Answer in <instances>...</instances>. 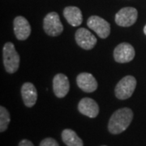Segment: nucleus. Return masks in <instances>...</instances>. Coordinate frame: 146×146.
Instances as JSON below:
<instances>
[{
    "instance_id": "15",
    "label": "nucleus",
    "mask_w": 146,
    "mask_h": 146,
    "mask_svg": "<svg viewBox=\"0 0 146 146\" xmlns=\"http://www.w3.org/2000/svg\"><path fill=\"white\" fill-rule=\"evenodd\" d=\"M62 140L67 146H84L82 140L72 129H64L62 131Z\"/></svg>"
},
{
    "instance_id": "5",
    "label": "nucleus",
    "mask_w": 146,
    "mask_h": 146,
    "mask_svg": "<svg viewBox=\"0 0 146 146\" xmlns=\"http://www.w3.org/2000/svg\"><path fill=\"white\" fill-rule=\"evenodd\" d=\"M138 11L136 8L127 7L120 9L115 15V23L121 27H130L136 23Z\"/></svg>"
},
{
    "instance_id": "9",
    "label": "nucleus",
    "mask_w": 146,
    "mask_h": 146,
    "mask_svg": "<svg viewBox=\"0 0 146 146\" xmlns=\"http://www.w3.org/2000/svg\"><path fill=\"white\" fill-rule=\"evenodd\" d=\"M13 27L15 36L19 41L26 40L31 34V26L23 16H16L13 22Z\"/></svg>"
},
{
    "instance_id": "14",
    "label": "nucleus",
    "mask_w": 146,
    "mask_h": 146,
    "mask_svg": "<svg viewBox=\"0 0 146 146\" xmlns=\"http://www.w3.org/2000/svg\"><path fill=\"white\" fill-rule=\"evenodd\" d=\"M63 16L72 26H80L83 22V16L80 9L77 7L69 6L64 8Z\"/></svg>"
},
{
    "instance_id": "11",
    "label": "nucleus",
    "mask_w": 146,
    "mask_h": 146,
    "mask_svg": "<svg viewBox=\"0 0 146 146\" xmlns=\"http://www.w3.org/2000/svg\"><path fill=\"white\" fill-rule=\"evenodd\" d=\"M76 83L80 89L85 93H93L98 89V82L94 76L88 72L80 73L76 77Z\"/></svg>"
},
{
    "instance_id": "8",
    "label": "nucleus",
    "mask_w": 146,
    "mask_h": 146,
    "mask_svg": "<svg viewBox=\"0 0 146 146\" xmlns=\"http://www.w3.org/2000/svg\"><path fill=\"white\" fill-rule=\"evenodd\" d=\"M76 42L84 50H92L97 44V38L94 34L84 28H80L75 34Z\"/></svg>"
},
{
    "instance_id": "7",
    "label": "nucleus",
    "mask_w": 146,
    "mask_h": 146,
    "mask_svg": "<svg viewBox=\"0 0 146 146\" xmlns=\"http://www.w3.org/2000/svg\"><path fill=\"white\" fill-rule=\"evenodd\" d=\"M135 49L127 42L120 43L114 50V58L117 63H129L135 58Z\"/></svg>"
},
{
    "instance_id": "3",
    "label": "nucleus",
    "mask_w": 146,
    "mask_h": 146,
    "mask_svg": "<svg viewBox=\"0 0 146 146\" xmlns=\"http://www.w3.org/2000/svg\"><path fill=\"white\" fill-rule=\"evenodd\" d=\"M136 87V78L132 76H126L116 84L115 89V97L120 100L127 99L131 97Z\"/></svg>"
},
{
    "instance_id": "20",
    "label": "nucleus",
    "mask_w": 146,
    "mask_h": 146,
    "mask_svg": "<svg viewBox=\"0 0 146 146\" xmlns=\"http://www.w3.org/2000/svg\"><path fill=\"white\" fill-rule=\"evenodd\" d=\"M102 146H106V145H102Z\"/></svg>"
},
{
    "instance_id": "2",
    "label": "nucleus",
    "mask_w": 146,
    "mask_h": 146,
    "mask_svg": "<svg viewBox=\"0 0 146 146\" xmlns=\"http://www.w3.org/2000/svg\"><path fill=\"white\" fill-rule=\"evenodd\" d=\"M3 57L6 72L10 74L16 72L19 69L21 58L13 43L7 42L4 45L3 49Z\"/></svg>"
},
{
    "instance_id": "16",
    "label": "nucleus",
    "mask_w": 146,
    "mask_h": 146,
    "mask_svg": "<svg viewBox=\"0 0 146 146\" xmlns=\"http://www.w3.org/2000/svg\"><path fill=\"white\" fill-rule=\"evenodd\" d=\"M10 121L11 117L8 110L3 106H0V131L1 132H3L7 129Z\"/></svg>"
},
{
    "instance_id": "13",
    "label": "nucleus",
    "mask_w": 146,
    "mask_h": 146,
    "mask_svg": "<svg viewBox=\"0 0 146 146\" xmlns=\"http://www.w3.org/2000/svg\"><path fill=\"white\" fill-rule=\"evenodd\" d=\"M21 96L27 107H33L37 100V92L34 84L30 82L24 84L21 87Z\"/></svg>"
},
{
    "instance_id": "1",
    "label": "nucleus",
    "mask_w": 146,
    "mask_h": 146,
    "mask_svg": "<svg viewBox=\"0 0 146 146\" xmlns=\"http://www.w3.org/2000/svg\"><path fill=\"white\" fill-rule=\"evenodd\" d=\"M133 119V112L130 108L117 110L111 115L108 123V130L114 135L120 134L129 127Z\"/></svg>"
},
{
    "instance_id": "18",
    "label": "nucleus",
    "mask_w": 146,
    "mask_h": 146,
    "mask_svg": "<svg viewBox=\"0 0 146 146\" xmlns=\"http://www.w3.org/2000/svg\"><path fill=\"white\" fill-rule=\"evenodd\" d=\"M18 146H34V145H33V144L32 143L31 141H29V140H26V139H25V140H22V141L19 143Z\"/></svg>"
},
{
    "instance_id": "4",
    "label": "nucleus",
    "mask_w": 146,
    "mask_h": 146,
    "mask_svg": "<svg viewBox=\"0 0 146 146\" xmlns=\"http://www.w3.org/2000/svg\"><path fill=\"white\" fill-rule=\"evenodd\" d=\"M43 29L47 35L59 36L63 31V26L57 12H50L43 20Z\"/></svg>"
},
{
    "instance_id": "6",
    "label": "nucleus",
    "mask_w": 146,
    "mask_h": 146,
    "mask_svg": "<svg viewBox=\"0 0 146 146\" xmlns=\"http://www.w3.org/2000/svg\"><path fill=\"white\" fill-rule=\"evenodd\" d=\"M87 25L89 29L94 30L101 38H106L110 33V24L100 16H90L87 21Z\"/></svg>"
},
{
    "instance_id": "12",
    "label": "nucleus",
    "mask_w": 146,
    "mask_h": 146,
    "mask_svg": "<svg viewBox=\"0 0 146 146\" xmlns=\"http://www.w3.org/2000/svg\"><path fill=\"white\" fill-rule=\"evenodd\" d=\"M78 110L82 115L89 118H95L99 114L98 104L94 99L89 98H84L80 101Z\"/></svg>"
},
{
    "instance_id": "19",
    "label": "nucleus",
    "mask_w": 146,
    "mask_h": 146,
    "mask_svg": "<svg viewBox=\"0 0 146 146\" xmlns=\"http://www.w3.org/2000/svg\"><path fill=\"white\" fill-rule=\"evenodd\" d=\"M144 33L146 35V25L145 26V28H144Z\"/></svg>"
},
{
    "instance_id": "10",
    "label": "nucleus",
    "mask_w": 146,
    "mask_h": 146,
    "mask_svg": "<svg viewBox=\"0 0 146 146\" xmlns=\"http://www.w3.org/2000/svg\"><path fill=\"white\" fill-rule=\"evenodd\" d=\"M70 84L68 76L63 73L55 75L53 79V91L54 95L58 98H64L69 92Z\"/></svg>"
},
{
    "instance_id": "17",
    "label": "nucleus",
    "mask_w": 146,
    "mask_h": 146,
    "mask_svg": "<svg viewBox=\"0 0 146 146\" xmlns=\"http://www.w3.org/2000/svg\"><path fill=\"white\" fill-rule=\"evenodd\" d=\"M39 146H59L58 143L51 137H48L42 140Z\"/></svg>"
}]
</instances>
